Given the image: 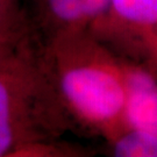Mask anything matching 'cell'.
<instances>
[{"label":"cell","mask_w":157,"mask_h":157,"mask_svg":"<svg viewBox=\"0 0 157 157\" xmlns=\"http://www.w3.org/2000/svg\"><path fill=\"white\" fill-rule=\"evenodd\" d=\"M113 156L117 157H157V134L124 129L107 142Z\"/></svg>","instance_id":"6"},{"label":"cell","mask_w":157,"mask_h":157,"mask_svg":"<svg viewBox=\"0 0 157 157\" xmlns=\"http://www.w3.org/2000/svg\"><path fill=\"white\" fill-rule=\"evenodd\" d=\"M90 32L106 45H120L144 57L157 35V0H109L106 14Z\"/></svg>","instance_id":"3"},{"label":"cell","mask_w":157,"mask_h":157,"mask_svg":"<svg viewBox=\"0 0 157 157\" xmlns=\"http://www.w3.org/2000/svg\"><path fill=\"white\" fill-rule=\"evenodd\" d=\"M41 57L73 122L107 142L127 129L122 61L90 30L40 41Z\"/></svg>","instance_id":"1"},{"label":"cell","mask_w":157,"mask_h":157,"mask_svg":"<svg viewBox=\"0 0 157 157\" xmlns=\"http://www.w3.org/2000/svg\"><path fill=\"white\" fill-rule=\"evenodd\" d=\"M39 40L90 30L106 14L109 0H33Z\"/></svg>","instance_id":"4"},{"label":"cell","mask_w":157,"mask_h":157,"mask_svg":"<svg viewBox=\"0 0 157 157\" xmlns=\"http://www.w3.org/2000/svg\"><path fill=\"white\" fill-rule=\"evenodd\" d=\"M127 129L157 134V77L149 67L121 58Z\"/></svg>","instance_id":"5"},{"label":"cell","mask_w":157,"mask_h":157,"mask_svg":"<svg viewBox=\"0 0 157 157\" xmlns=\"http://www.w3.org/2000/svg\"><path fill=\"white\" fill-rule=\"evenodd\" d=\"M144 57L148 62V67L157 72V35L149 42L144 52Z\"/></svg>","instance_id":"7"},{"label":"cell","mask_w":157,"mask_h":157,"mask_svg":"<svg viewBox=\"0 0 157 157\" xmlns=\"http://www.w3.org/2000/svg\"><path fill=\"white\" fill-rule=\"evenodd\" d=\"M73 121L44 67L39 40L29 28L0 52V157L23 156L56 141Z\"/></svg>","instance_id":"2"}]
</instances>
